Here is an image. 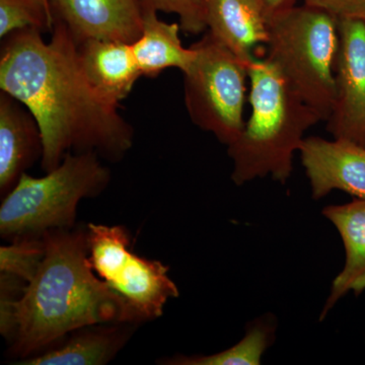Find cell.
Returning <instances> with one entry per match:
<instances>
[{"mask_svg":"<svg viewBox=\"0 0 365 365\" xmlns=\"http://www.w3.org/2000/svg\"><path fill=\"white\" fill-rule=\"evenodd\" d=\"M78 52L88 83L112 104L120 106L143 76L128 43L86 40L78 44Z\"/></svg>","mask_w":365,"mask_h":365,"instance_id":"13","label":"cell"},{"mask_svg":"<svg viewBox=\"0 0 365 365\" xmlns=\"http://www.w3.org/2000/svg\"><path fill=\"white\" fill-rule=\"evenodd\" d=\"M42 239L44 257L24 289L0 279V331L11 356H34L83 327L139 323L91 268L88 227L53 230Z\"/></svg>","mask_w":365,"mask_h":365,"instance_id":"2","label":"cell"},{"mask_svg":"<svg viewBox=\"0 0 365 365\" xmlns=\"http://www.w3.org/2000/svg\"><path fill=\"white\" fill-rule=\"evenodd\" d=\"M299 151L314 200L334 190L365 198V146L349 139L311 136Z\"/></svg>","mask_w":365,"mask_h":365,"instance_id":"9","label":"cell"},{"mask_svg":"<svg viewBox=\"0 0 365 365\" xmlns=\"http://www.w3.org/2000/svg\"><path fill=\"white\" fill-rule=\"evenodd\" d=\"M307 6L314 7L341 20H359L365 23V0H302Z\"/></svg>","mask_w":365,"mask_h":365,"instance_id":"21","label":"cell"},{"mask_svg":"<svg viewBox=\"0 0 365 365\" xmlns=\"http://www.w3.org/2000/svg\"><path fill=\"white\" fill-rule=\"evenodd\" d=\"M53 19L66 24L76 44L86 40L135 42L143 25L144 0H51Z\"/></svg>","mask_w":365,"mask_h":365,"instance_id":"10","label":"cell"},{"mask_svg":"<svg viewBox=\"0 0 365 365\" xmlns=\"http://www.w3.org/2000/svg\"><path fill=\"white\" fill-rule=\"evenodd\" d=\"M40 1L42 2V4L46 7V9L52 14L51 0H40Z\"/></svg>","mask_w":365,"mask_h":365,"instance_id":"23","label":"cell"},{"mask_svg":"<svg viewBox=\"0 0 365 365\" xmlns=\"http://www.w3.org/2000/svg\"><path fill=\"white\" fill-rule=\"evenodd\" d=\"M110 181L111 173L93 151L68 153L44 177L26 173L2 198V239L41 237L50 230L76 227L79 202L100 195Z\"/></svg>","mask_w":365,"mask_h":365,"instance_id":"4","label":"cell"},{"mask_svg":"<svg viewBox=\"0 0 365 365\" xmlns=\"http://www.w3.org/2000/svg\"><path fill=\"white\" fill-rule=\"evenodd\" d=\"M44 153L39 124L25 105L0 91V193L4 198Z\"/></svg>","mask_w":365,"mask_h":365,"instance_id":"11","label":"cell"},{"mask_svg":"<svg viewBox=\"0 0 365 365\" xmlns=\"http://www.w3.org/2000/svg\"><path fill=\"white\" fill-rule=\"evenodd\" d=\"M88 260L95 273L130 307L143 323L160 318L170 299L179 297L169 267L139 256L123 225L88 223Z\"/></svg>","mask_w":365,"mask_h":365,"instance_id":"7","label":"cell"},{"mask_svg":"<svg viewBox=\"0 0 365 365\" xmlns=\"http://www.w3.org/2000/svg\"><path fill=\"white\" fill-rule=\"evenodd\" d=\"M265 58L322 121L332 113L339 48L338 20L306 4L269 19Z\"/></svg>","mask_w":365,"mask_h":365,"instance_id":"5","label":"cell"},{"mask_svg":"<svg viewBox=\"0 0 365 365\" xmlns=\"http://www.w3.org/2000/svg\"><path fill=\"white\" fill-rule=\"evenodd\" d=\"M206 26L245 64L250 66L254 51L269 40V18L263 0H208Z\"/></svg>","mask_w":365,"mask_h":365,"instance_id":"12","label":"cell"},{"mask_svg":"<svg viewBox=\"0 0 365 365\" xmlns=\"http://www.w3.org/2000/svg\"><path fill=\"white\" fill-rule=\"evenodd\" d=\"M336 96L327 130L365 146V23L338 21Z\"/></svg>","mask_w":365,"mask_h":365,"instance_id":"8","label":"cell"},{"mask_svg":"<svg viewBox=\"0 0 365 365\" xmlns=\"http://www.w3.org/2000/svg\"><path fill=\"white\" fill-rule=\"evenodd\" d=\"M323 215L335 225L345 248V264L335 278L321 319L348 292L359 295L365 290V198L342 205L327 206Z\"/></svg>","mask_w":365,"mask_h":365,"instance_id":"15","label":"cell"},{"mask_svg":"<svg viewBox=\"0 0 365 365\" xmlns=\"http://www.w3.org/2000/svg\"><path fill=\"white\" fill-rule=\"evenodd\" d=\"M163 13L177 14L180 26L185 33L190 35L207 30L206 14L208 0H144Z\"/></svg>","mask_w":365,"mask_h":365,"instance_id":"20","label":"cell"},{"mask_svg":"<svg viewBox=\"0 0 365 365\" xmlns=\"http://www.w3.org/2000/svg\"><path fill=\"white\" fill-rule=\"evenodd\" d=\"M51 32L46 42L38 29L14 31L2 38L0 52V88L25 105L39 124L43 170L51 172L71 153L93 151L119 162L133 146V127L120 106L88 83L66 24L54 18Z\"/></svg>","mask_w":365,"mask_h":365,"instance_id":"1","label":"cell"},{"mask_svg":"<svg viewBox=\"0 0 365 365\" xmlns=\"http://www.w3.org/2000/svg\"><path fill=\"white\" fill-rule=\"evenodd\" d=\"M53 14L40 0H0V38L14 31L35 28L42 32L51 31Z\"/></svg>","mask_w":365,"mask_h":365,"instance_id":"19","label":"cell"},{"mask_svg":"<svg viewBox=\"0 0 365 365\" xmlns=\"http://www.w3.org/2000/svg\"><path fill=\"white\" fill-rule=\"evenodd\" d=\"M297 0H263L268 18L297 6Z\"/></svg>","mask_w":365,"mask_h":365,"instance_id":"22","label":"cell"},{"mask_svg":"<svg viewBox=\"0 0 365 365\" xmlns=\"http://www.w3.org/2000/svg\"><path fill=\"white\" fill-rule=\"evenodd\" d=\"M248 76L251 115L241 134L227 146L234 165L232 180L242 186L271 177L284 184L292 176L294 153L304 134L321 118L265 57L250 63Z\"/></svg>","mask_w":365,"mask_h":365,"instance_id":"3","label":"cell"},{"mask_svg":"<svg viewBox=\"0 0 365 365\" xmlns=\"http://www.w3.org/2000/svg\"><path fill=\"white\" fill-rule=\"evenodd\" d=\"M195 52L184 74L189 118L228 146L244 129L248 66L207 32L191 46Z\"/></svg>","mask_w":365,"mask_h":365,"instance_id":"6","label":"cell"},{"mask_svg":"<svg viewBox=\"0 0 365 365\" xmlns=\"http://www.w3.org/2000/svg\"><path fill=\"white\" fill-rule=\"evenodd\" d=\"M134 324H98L83 327L62 343L16 362L20 365H104L126 345Z\"/></svg>","mask_w":365,"mask_h":365,"instance_id":"14","label":"cell"},{"mask_svg":"<svg viewBox=\"0 0 365 365\" xmlns=\"http://www.w3.org/2000/svg\"><path fill=\"white\" fill-rule=\"evenodd\" d=\"M44 257L41 237H19L0 248V274L13 276L28 284L33 279Z\"/></svg>","mask_w":365,"mask_h":365,"instance_id":"18","label":"cell"},{"mask_svg":"<svg viewBox=\"0 0 365 365\" xmlns=\"http://www.w3.org/2000/svg\"><path fill=\"white\" fill-rule=\"evenodd\" d=\"M158 13L150 2L144 1L143 31L131 44L141 74L146 78H157L169 68L179 69L182 73L195 56L192 47L182 44L180 24L160 21Z\"/></svg>","mask_w":365,"mask_h":365,"instance_id":"16","label":"cell"},{"mask_svg":"<svg viewBox=\"0 0 365 365\" xmlns=\"http://www.w3.org/2000/svg\"><path fill=\"white\" fill-rule=\"evenodd\" d=\"M271 330L267 326L255 325L237 344L212 355H176L158 362L165 365H258L270 344Z\"/></svg>","mask_w":365,"mask_h":365,"instance_id":"17","label":"cell"}]
</instances>
